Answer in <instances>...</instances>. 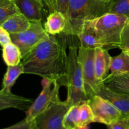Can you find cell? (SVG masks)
Listing matches in <instances>:
<instances>
[{
    "instance_id": "cell-1",
    "label": "cell",
    "mask_w": 129,
    "mask_h": 129,
    "mask_svg": "<svg viewBox=\"0 0 129 129\" xmlns=\"http://www.w3.org/2000/svg\"><path fill=\"white\" fill-rule=\"evenodd\" d=\"M67 39L49 34V37L22 58L24 74L57 79L66 85Z\"/></svg>"
},
{
    "instance_id": "cell-2",
    "label": "cell",
    "mask_w": 129,
    "mask_h": 129,
    "mask_svg": "<svg viewBox=\"0 0 129 129\" xmlns=\"http://www.w3.org/2000/svg\"><path fill=\"white\" fill-rule=\"evenodd\" d=\"M110 2L103 0H70L66 35L77 36L85 20H93L109 12Z\"/></svg>"
},
{
    "instance_id": "cell-3",
    "label": "cell",
    "mask_w": 129,
    "mask_h": 129,
    "mask_svg": "<svg viewBox=\"0 0 129 129\" xmlns=\"http://www.w3.org/2000/svg\"><path fill=\"white\" fill-rule=\"evenodd\" d=\"M79 46L74 42L71 43L67 58L66 79L68 96L66 100L69 107L89 100L84 89L81 66L78 56Z\"/></svg>"
},
{
    "instance_id": "cell-4",
    "label": "cell",
    "mask_w": 129,
    "mask_h": 129,
    "mask_svg": "<svg viewBox=\"0 0 129 129\" xmlns=\"http://www.w3.org/2000/svg\"><path fill=\"white\" fill-rule=\"evenodd\" d=\"M98 42L102 48H119L122 30L128 22V18L118 14L107 13L93 20Z\"/></svg>"
},
{
    "instance_id": "cell-5",
    "label": "cell",
    "mask_w": 129,
    "mask_h": 129,
    "mask_svg": "<svg viewBox=\"0 0 129 129\" xmlns=\"http://www.w3.org/2000/svg\"><path fill=\"white\" fill-rule=\"evenodd\" d=\"M10 36L11 42L19 48L23 58L42 42L47 39L49 34L45 30L42 21H31V26L26 31L10 34Z\"/></svg>"
},
{
    "instance_id": "cell-6",
    "label": "cell",
    "mask_w": 129,
    "mask_h": 129,
    "mask_svg": "<svg viewBox=\"0 0 129 129\" xmlns=\"http://www.w3.org/2000/svg\"><path fill=\"white\" fill-rule=\"evenodd\" d=\"M66 101L55 98L49 107L35 120L37 129H65L63 126L64 116L69 108Z\"/></svg>"
},
{
    "instance_id": "cell-7",
    "label": "cell",
    "mask_w": 129,
    "mask_h": 129,
    "mask_svg": "<svg viewBox=\"0 0 129 129\" xmlns=\"http://www.w3.org/2000/svg\"><path fill=\"white\" fill-rule=\"evenodd\" d=\"M94 49H85L79 46L78 56L81 66L84 80V89L88 98L96 94L104 83L100 81L96 77Z\"/></svg>"
},
{
    "instance_id": "cell-8",
    "label": "cell",
    "mask_w": 129,
    "mask_h": 129,
    "mask_svg": "<svg viewBox=\"0 0 129 129\" xmlns=\"http://www.w3.org/2000/svg\"><path fill=\"white\" fill-rule=\"evenodd\" d=\"M42 86L41 93L26 112L25 119L27 122L34 121L55 98L59 96V89L61 85L57 79L44 78Z\"/></svg>"
},
{
    "instance_id": "cell-9",
    "label": "cell",
    "mask_w": 129,
    "mask_h": 129,
    "mask_svg": "<svg viewBox=\"0 0 129 129\" xmlns=\"http://www.w3.org/2000/svg\"><path fill=\"white\" fill-rule=\"evenodd\" d=\"M94 115V122L110 125L122 117L120 112L108 100L95 94L88 100Z\"/></svg>"
},
{
    "instance_id": "cell-10",
    "label": "cell",
    "mask_w": 129,
    "mask_h": 129,
    "mask_svg": "<svg viewBox=\"0 0 129 129\" xmlns=\"http://www.w3.org/2000/svg\"><path fill=\"white\" fill-rule=\"evenodd\" d=\"M96 94L112 103L121 113L122 117H129V95L118 93L107 88L104 84L100 87Z\"/></svg>"
},
{
    "instance_id": "cell-11",
    "label": "cell",
    "mask_w": 129,
    "mask_h": 129,
    "mask_svg": "<svg viewBox=\"0 0 129 129\" xmlns=\"http://www.w3.org/2000/svg\"><path fill=\"white\" fill-rule=\"evenodd\" d=\"M20 13L30 21H42L45 4L42 0H14Z\"/></svg>"
},
{
    "instance_id": "cell-12",
    "label": "cell",
    "mask_w": 129,
    "mask_h": 129,
    "mask_svg": "<svg viewBox=\"0 0 129 129\" xmlns=\"http://www.w3.org/2000/svg\"><path fill=\"white\" fill-rule=\"evenodd\" d=\"M32 99L17 95L11 92H5L0 89V111L15 108L26 112L33 103Z\"/></svg>"
},
{
    "instance_id": "cell-13",
    "label": "cell",
    "mask_w": 129,
    "mask_h": 129,
    "mask_svg": "<svg viewBox=\"0 0 129 129\" xmlns=\"http://www.w3.org/2000/svg\"><path fill=\"white\" fill-rule=\"evenodd\" d=\"M76 37L79 40V46L81 47L94 49L101 47L93 20H85L83 22Z\"/></svg>"
},
{
    "instance_id": "cell-14",
    "label": "cell",
    "mask_w": 129,
    "mask_h": 129,
    "mask_svg": "<svg viewBox=\"0 0 129 129\" xmlns=\"http://www.w3.org/2000/svg\"><path fill=\"white\" fill-rule=\"evenodd\" d=\"M108 50L102 47H97L94 50V66L96 77L100 81L104 83L109 75L111 62Z\"/></svg>"
},
{
    "instance_id": "cell-15",
    "label": "cell",
    "mask_w": 129,
    "mask_h": 129,
    "mask_svg": "<svg viewBox=\"0 0 129 129\" xmlns=\"http://www.w3.org/2000/svg\"><path fill=\"white\" fill-rule=\"evenodd\" d=\"M67 18L65 15L59 11L50 13L44 24L46 32L50 35H57L63 34L66 28Z\"/></svg>"
},
{
    "instance_id": "cell-16",
    "label": "cell",
    "mask_w": 129,
    "mask_h": 129,
    "mask_svg": "<svg viewBox=\"0 0 129 129\" xmlns=\"http://www.w3.org/2000/svg\"><path fill=\"white\" fill-rule=\"evenodd\" d=\"M1 26L10 34H19L28 30L31 26V21L25 15L18 13L8 18Z\"/></svg>"
},
{
    "instance_id": "cell-17",
    "label": "cell",
    "mask_w": 129,
    "mask_h": 129,
    "mask_svg": "<svg viewBox=\"0 0 129 129\" xmlns=\"http://www.w3.org/2000/svg\"><path fill=\"white\" fill-rule=\"evenodd\" d=\"M104 84L114 91L129 95V73L108 76Z\"/></svg>"
},
{
    "instance_id": "cell-18",
    "label": "cell",
    "mask_w": 129,
    "mask_h": 129,
    "mask_svg": "<svg viewBox=\"0 0 129 129\" xmlns=\"http://www.w3.org/2000/svg\"><path fill=\"white\" fill-rule=\"evenodd\" d=\"M22 74H24V68L21 62L16 66H8L1 90L5 92H11V88L19 76Z\"/></svg>"
},
{
    "instance_id": "cell-19",
    "label": "cell",
    "mask_w": 129,
    "mask_h": 129,
    "mask_svg": "<svg viewBox=\"0 0 129 129\" xmlns=\"http://www.w3.org/2000/svg\"><path fill=\"white\" fill-rule=\"evenodd\" d=\"M110 74L108 76L129 73V55L122 52L117 56L112 57L110 62Z\"/></svg>"
},
{
    "instance_id": "cell-20",
    "label": "cell",
    "mask_w": 129,
    "mask_h": 129,
    "mask_svg": "<svg viewBox=\"0 0 129 129\" xmlns=\"http://www.w3.org/2000/svg\"><path fill=\"white\" fill-rule=\"evenodd\" d=\"M3 59L7 66H16L21 63L22 59L19 48L13 42L3 47Z\"/></svg>"
},
{
    "instance_id": "cell-21",
    "label": "cell",
    "mask_w": 129,
    "mask_h": 129,
    "mask_svg": "<svg viewBox=\"0 0 129 129\" xmlns=\"http://www.w3.org/2000/svg\"><path fill=\"white\" fill-rule=\"evenodd\" d=\"M79 104L74 105L69 107L66 113L63 121V126L65 129H79Z\"/></svg>"
},
{
    "instance_id": "cell-22",
    "label": "cell",
    "mask_w": 129,
    "mask_h": 129,
    "mask_svg": "<svg viewBox=\"0 0 129 129\" xmlns=\"http://www.w3.org/2000/svg\"><path fill=\"white\" fill-rule=\"evenodd\" d=\"M20 13L14 0H0V25L14 14Z\"/></svg>"
},
{
    "instance_id": "cell-23",
    "label": "cell",
    "mask_w": 129,
    "mask_h": 129,
    "mask_svg": "<svg viewBox=\"0 0 129 129\" xmlns=\"http://www.w3.org/2000/svg\"><path fill=\"white\" fill-rule=\"evenodd\" d=\"M94 122V115L93 111L88 101L83 102L79 106V128L89 125Z\"/></svg>"
},
{
    "instance_id": "cell-24",
    "label": "cell",
    "mask_w": 129,
    "mask_h": 129,
    "mask_svg": "<svg viewBox=\"0 0 129 129\" xmlns=\"http://www.w3.org/2000/svg\"><path fill=\"white\" fill-rule=\"evenodd\" d=\"M108 13L123 15L129 20V0H111Z\"/></svg>"
},
{
    "instance_id": "cell-25",
    "label": "cell",
    "mask_w": 129,
    "mask_h": 129,
    "mask_svg": "<svg viewBox=\"0 0 129 129\" xmlns=\"http://www.w3.org/2000/svg\"><path fill=\"white\" fill-rule=\"evenodd\" d=\"M119 49L122 52L125 53L129 52V21L126 24L122 30Z\"/></svg>"
},
{
    "instance_id": "cell-26",
    "label": "cell",
    "mask_w": 129,
    "mask_h": 129,
    "mask_svg": "<svg viewBox=\"0 0 129 129\" xmlns=\"http://www.w3.org/2000/svg\"><path fill=\"white\" fill-rule=\"evenodd\" d=\"M3 129H37L35 127V122H27L25 118L20 122L10 126L6 128Z\"/></svg>"
},
{
    "instance_id": "cell-27",
    "label": "cell",
    "mask_w": 129,
    "mask_h": 129,
    "mask_svg": "<svg viewBox=\"0 0 129 129\" xmlns=\"http://www.w3.org/2000/svg\"><path fill=\"white\" fill-rule=\"evenodd\" d=\"M107 127L108 129H129V117H122Z\"/></svg>"
},
{
    "instance_id": "cell-28",
    "label": "cell",
    "mask_w": 129,
    "mask_h": 129,
    "mask_svg": "<svg viewBox=\"0 0 129 129\" xmlns=\"http://www.w3.org/2000/svg\"><path fill=\"white\" fill-rule=\"evenodd\" d=\"M70 0H56L55 3V10L64 14L67 18L68 8Z\"/></svg>"
},
{
    "instance_id": "cell-29",
    "label": "cell",
    "mask_w": 129,
    "mask_h": 129,
    "mask_svg": "<svg viewBox=\"0 0 129 129\" xmlns=\"http://www.w3.org/2000/svg\"><path fill=\"white\" fill-rule=\"evenodd\" d=\"M11 42V39L10 34L0 25V45L3 47L6 44Z\"/></svg>"
},
{
    "instance_id": "cell-30",
    "label": "cell",
    "mask_w": 129,
    "mask_h": 129,
    "mask_svg": "<svg viewBox=\"0 0 129 129\" xmlns=\"http://www.w3.org/2000/svg\"><path fill=\"white\" fill-rule=\"evenodd\" d=\"M55 3L56 0H45V6L47 8L50 13L55 10Z\"/></svg>"
},
{
    "instance_id": "cell-31",
    "label": "cell",
    "mask_w": 129,
    "mask_h": 129,
    "mask_svg": "<svg viewBox=\"0 0 129 129\" xmlns=\"http://www.w3.org/2000/svg\"><path fill=\"white\" fill-rule=\"evenodd\" d=\"M79 129H89V127H88V126H85V127H81V128Z\"/></svg>"
},
{
    "instance_id": "cell-32",
    "label": "cell",
    "mask_w": 129,
    "mask_h": 129,
    "mask_svg": "<svg viewBox=\"0 0 129 129\" xmlns=\"http://www.w3.org/2000/svg\"><path fill=\"white\" fill-rule=\"evenodd\" d=\"M103 1H105V2H107V3H109L110 1H111V0H103Z\"/></svg>"
},
{
    "instance_id": "cell-33",
    "label": "cell",
    "mask_w": 129,
    "mask_h": 129,
    "mask_svg": "<svg viewBox=\"0 0 129 129\" xmlns=\"http://www.w3.org/2000/svg\"><path fill=\"white\" fill-rule=\"evenodd\" d=\"M43 1H44V4H45V0H42Z\"/></svg>"
},
{
    "instance_id": "cell-34",
    "label": "cell",
    "mask_w": 129,
    "mask_h": 129,
    "mask_svg": "<svg viewBox=\"0 0 129 129\" xmlns=\"http://www.w3.org/2000/svg\"><path fill=\"white\" fill-rule=\"evenodd\" d=\"M127 54H128V55H129V52H128V53H127Z\"/></svg>"
},
{
    "instance_id": "cell-35",
    "label": "cell",
    "mask_w": 129,
    "mask_h": 129,
    "mask_svg": "<svg viewBox=\"0 0 129 129\" xmlns=\"http://www.w3.org/2000/svg\"></svg>"
}]
</instances>
